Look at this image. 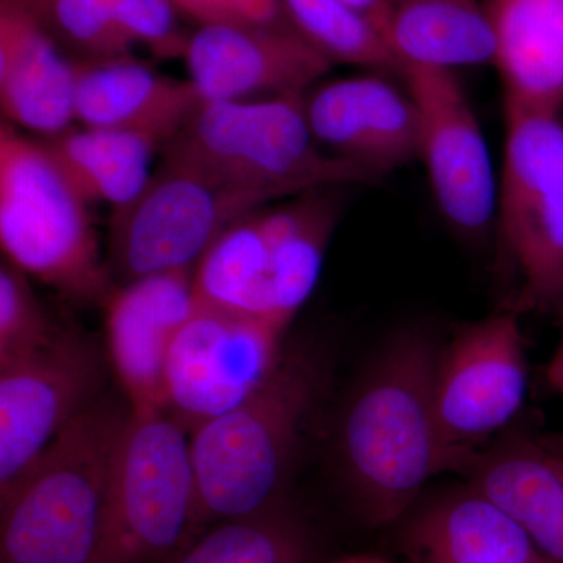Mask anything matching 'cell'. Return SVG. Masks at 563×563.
Returning <instances> with one entry per match:
<instances>
[{
	"instance_id": "obj_1",
	"label": "cell",
	"mask_w": 563,
	"mask_h": 563,
	"mask_svg": "<svg viewBox=\"0 0 563 563\" xmlns=\"http://www.w3.org/2000/svg\"><path fill=\"white\" fill-rule=\"evenodd\" d=\"M440 347L429 333L404 331L377 352L344 406L336 454L363 518L390 525L440 473H466L444 446L433 406Z\"/></svg>"
},
{
	"instance_id": "obj_2",
	"label": "cell",
	"mask_w": 563,
	"mask_h": 563,
	"mask_svg": "<svg viewBox=\"0 0 563 563\" xmlns=\"http://www.w3.org/2000/svg\"><path fill=\"white\" fill-rule=\"evenodd\" d=\"M324 377L313 351H285L276 372L254 395L190 433L203 529L285 507L296 451Z\"/></svg>"
},
{
	"instance_id": "obj_3",
	"label": "cell",
	"mask_w": 563,
	"mask_h": 563,
	"mask_svg": "<svg viewBox=\"0 0 563 563\" xmlns=\"http://www.w3.org/2000/svg\"><path fill=\"white\" fill-rule=\"evenodd\" d=\"M128 413L102 396L0 496V563H95Z\"/></svg>"
},
{
	"instance_id": "obj_4",
	"label": "cell",
	"mask_w": 563,
	"mask_h": 563,
	"mask_svg": "<svg viewBox=\"0 0 563 563\" xmlns=\"http://www.w3.org/2000/svg\"><path fill=\"white\" fill-rule=\"evenodd\" d=\"M46 141L0 125V244L7 261L55 290L102 301L113 292L90 213Z\"/></svg>"
},
{
	"instance_id": "obj_5",
	"label": "cell",
	"mask_w": 563,
	"mask_h": 563,
	"mask_svg": "<svg viewBox=\"0 0 563 563\" xmlns=\"http://www.w3.org/2000/svg\"><path fill=\"white\" fill-rule=\"evenodd\" d=\"M162 157L276 199L379 181L322 150L307 118L306 95L202 102Z\"/></svg>"
},
{
	"instance_id": "obj_6",
	"label": "cell",
	"mask_w": 563,
	"mask_h": 563,
	"mask_svg": "<svg viewBox=\"0 0 563 563\" xmlns=\"http://www.w3.org/2000/svg\"><path fill=\"white\" fill-rule=\"evenodd\" d=\"M203 531L190 431L166 410L129 407L95 563H162Z\"/></svg>"
},
{
	"instance_id": "obj_7",
	"label": "cell",
	"mask_w": 563,
	"mask_h": 563,
	"mask_svg": "<svg viewBox=\"0 0 563 563\" xmlns=\"http://www.w3.org/2000/svg\"><path fill=\"white\" fill-rule=\"evenodd\" d=\"M506 140L495 217L517 288L504 309L563 307V121L504 106Z\"/></svg>"
},
{
	"instance_id": "obj_8",
	"label": "cell",
	"mask_w": 563,
	"mask_h": 563,
	"mask_svg": "<svg viewBox=\"0 0 563 563\" xmlns=\"http://www.w3.org/2000/svg\"><path fill=\"white\" fill-rule=\"evenodd\" d=\"M273 201L268 192L162 157L139 198L113 211L107 258L111 279L124 285L195 269L225 229Z\"/></svg>"
},
{
	"instance_id": "obj_9",
	"label": "cell",
	"mask_w": 563,
	"mask_h": 563,
	"mask_svg": "<svg viewBox=\"0 0 563 563\" xmlns=\"http://www.w3.org/2000/svg\"><path fill=\"white\" fill-rule=\"evenodd\" d=\"M518 318L503 309L463 325L440 347L433 377L437 426L466 473L479 455L477 448L523 406L528 363Z\"/></svg>"
},
{
	"instance_id": "obj_10",
	"label": "cell",
	"mask_w": 563,
	"mask_h": 563,
	"mask_svg": "<svg viewBox=\"0 0 563 563\" xmlns=\"http://www.w3.org/2000/svg\"><path fill=\"white\" fill-rule=\"evenodd\" d=\"M284 333L272 322L198 302L166 361V412L190 433L231 412L276 372Z\"/></svg>"
},
{
	"instance_id": "obj_11",
	"label": "cell",
	"mask_w": 563,
	"mask_h": 563,
	"mask_svg": "<svg viewBox=\"0 0 563 563\" xmlns=\"http://www.w3.org/2000/svg\"><path fill=\"white\" fill-rule=\"evenodd\" d=\"M106 365L95 342L58 333L51 346L0 368V496L62 431L102 398Z\"/></svg>"
},
{
	"instance_id": "obj_12",
	"label": "cell",
	"mask_w": 563,
	"mask_h": 563,
	"mask_svg": "<svg viewBox=\"0 0 563 563\" xmlns=\"http://www.w3.org/2000/svg\"><path fill=\"white\" fill-rule=\"evenodd\" d=\"M402 80L420 117V158L433 198L459 232L488 228L498 185L490 151L468 95L454 70L406 66Z\"/></svg>"
},
{
	"instance_id": "obj_13",
	"label": "cell",
	"mask_w": 563,
	"mask_h": 563,
	"mask_svg": "<svg viewBox=\"0 0 563 563\" xmlns=\"http://www.w3.org/2000/svg\"><path fill=\"white\" fill-rule=\"evenodd\" d=\"M181 60L202 102L307 95L332 68L288 21L195 27Z\"/></svg>"
},
{
	"instance_id": "obj_14",
	"label": "cell",
	"mask_w": 563,
	"mask_h": 563,
	"mask_svg": "<svg viewBox=\"0 0 563 563\" xmlns=\"http://www.w3.org/2000/svg\"><path fill=\"white\" fill-rule=\"evenodd\" d=\"M306 110L322 150L376 180L420 158L417 106L384 74L320 81Z\"/></svg>"
},
{
	"instance_id": "obj_15",
	"label": "cell",
	"mask_w": 563,
	"mask_h": 563,
	"mask_svg": "<svg viewBox=\"0 0 563 563\" xmlns=\"http://www.w3.org/2000/svg\"><path fill=\"white\" fill-rule=\"evenodd\" d=\"M103 303L109 357L129 407L166 410V361L174 339L198 307L192 269L120 285Z\"/></svg>"
},
{
	"instance_id": "obj_16",
	"label": "cell",
	"mask_w": 563,
	"mask_h": 563,
	"mask_svg": "<svg viewBox=\"0 0 563 563\" xmlns=\"http://www.w3.org/2000/svg\"><path fill=\"white\" fill-rule=\"evenodd\" d=\"M77 65L24 0H0V107L14 128L55 139L76 125Z\"/></svg>"
},
{
	"instance_id": "obj_17",
	"label": "cell",
	"mask_w": 563,
	"mask_h": 563,
	"mask_svg": "<svg viewBox=\"0 0 563 563\" xmlns=\"http://www.w3.org/2000/svg\"><path fill=\"white\" fill-rule=\"evenodd\" d=\"M333 188L339 187L314 188L261 210L257 273L263 317L284 331L320 280L342 211Z\"/></svg>"
},
{
	"instance_id": "obj_18",
	"label": "cell",
	"mask_w": 563,
	"mask_h": 563,
	"mask_svg": "<svg viewBox=\"0 0 563 563\" xmlns=\"http://www.w3.org/2000/svg\"><path fill=\"white\" fill-rule=\"evenodd\" d=\"M74 62L131 57L181 58L190 32L168 0H24Z\"/></svg>"
},
{
	"instance_id": "obj_19",
	"label": "cell",
	"mask_w": 563,
	"mask_h": 563,
	"mask_svg": "<svg viewBox=\"0 0 563 563\" xmlns=\"http://www.w3.org/2000/svg\"><path fill=\"white\" fill-rule=\"evenodd\" d=\"M76 65L74 117L84 128L144 133L165 147L202 103L190 80L163 76L133 55Z\"/></svg>"
},
{
	"instance_id": "obj_20",
	"label": "cell",
	"mask_w": 563,
	"mask_h": 563,
	"mask_svg": "<svg viewBox=\"0 0 563 563\" xmlns=\"http://www.w3.org/2000/svg\"><path fill=\"white\" fill-rule=\"evenodd\" d=\"M504 106L561 114L563 0H485Z\"/></svg>"
},
{
	"instance_id": "obj_21",
	"label": "cell",
	"mask_w": 563,
	"mask_h": 563,
	"mask_svg": "<svg viewBox=\"0 0 563 563\" xmlns=\"http://www.w3.org/2000/svg\"><path fill=\"white\" fill-rule=\"evenodd\" d=\"M402 543L413 563H551L506 510L470 485L429 504Z\"/></svg>"
},
{
	"instance_id": "obj_22",
	"label": "cell",
	"mask_w": 563,
	"mask_h": 563,
	"mask_svg": "<svg viewBox=\"0 0 563 563\" xmlns=\"http://www.w3.org/2000/svg\"><path fill=\"white\" fill-rule=\"evenodd\" d=\"M470 487L528 532L551 563H563V462L537 439L512 435L477 455Z\"/></svg>"
},
{
	"instance_id": "obj_23",
	"label": "cell",
	"mask_w": 563,
	"mask_h": 563,
	"mask_svg": "<svg viewBox=\"0 0 563 563\" xmlns=\"http://www.w3.org/2000/svg\"><path fill=\"white\" fill-rule=\"evenodd\" d=\"M383 33L406 66L493 65L495 40L479 0H385Z\"/></svg>"
},
{
	"instance_id": "obj_24",
	"label": "cell",
	"mask_w": 563,
	"mask_h": 563,
	"mask_svg": "<svg viewBox=\"0 0 563 563\" xmlns=\"http://www.w3.org/2000/svg\"><path fill=\"white\" fill-rule=\"evenodd\" d=\"M44 141L81 195L113 211L139 198L150 184L152 158L163 150L161 141L144 133L84 125Z\"/></svg>"
},
{
	"instance_id": "obj_25",
	"label": "cell",
	"mask_w": 563,
	"mask_h": 563,
	"mask_svg": "<svg viewBox=\"0 0 563 563\" xmlns=\"http://www.w3.org/2000/svg\"><path fill=\"white\" fill-rule=\"evenodd\" d=\"M313 539L288 507L221 521L162 563H309Z\"/></svg>"
},
{
	"instance_id": "obj_26",
	"label": "cell",
	"mask_w": 563,
	"mask_h": 563,
	"mask_svg": "<svg viewBox=\"0 0 563 563\" xmlns=\"http://www.w3.org/2000/svg\"><path fill=\"white\" fill-rule=\"evenodd\" d=\"M285 18L313 49L332 65L357 66L373 73L402 77L384 33L361 11L342 0H280Z\"/></svg>"
},
{
	"instance_id": "obj_27",
	"label": "cell",
	"mask_w": 563,
	"mask_h": 563,
	"mask_svg": "<svg viewBox=\"0 0 563 563\" xmlns=\"http://www.w3.org/2000/svg\"><path fill=\"white\" fill-rule=\"evenodd\" d=\"M31 285V276L7 258L0 263V368L31 357L57 339Z\"/></svg>"
},
{
	"instance_id": "obj_28",
	"label": "cell",
	"mask_w": 563,
	"mask_h": 563,
	"mask_svg": "<svg viewBox=\"0 0 563 563\" xmlns=\"http://www.w3.org/2000/svg\"><path fill=\"white\" fill-rule=\"evenodd\" d=\"M195 27L210 24H273L287 21L280 0H168Z\"/></svg>"
},
{
	"instance_id": "obj_29",
	"label": "cell",
	"mask_w": 563,
	"mask_h": 563,
	"mask_svg": "<svg viewBox=\"0 0 563 563\" xmlns=\"http://www.w3.org/2000/svg\"><path fill=\"white\" fill-rule=\"evenodd\" d=\"M342 2L347 3L352 9L361 11L362 14H365V16L383 32L385 0H342Z\"/></svg>"
},
{
	"instance_id": "obj_30",
	"label": "cell",
	"mask_w": 563,
	"mask_h": 563,
	"mask_svg": "<svg viewBox=\"0 0 563 563\" xmlns=\"http://www.w3.org/2000/svg\"><path fill=\"white\" fill-rule=\"evenodd\" d=\"M547 379L548 384H550L555 391L563 395V332L561 343H559L558 350H555L553 358H551L550 365H548Z\"/></svg>"
},
{
	"instance_id": "obj_31",
	"label": "cell",
	"mask_w": 563,
	"mask_h": 563,
	"mask_svg": "<svg viewBox=\"0 0 563 563\" xmlns=\"http://www.w3.org/2000/svg\"><path fill=\"white\" fill-rule=\"evenodd\" d=\"M540 444L544 450L550 451L559 461L563 462V432L551 433V435L539 437Z\"/></svg>"
},
{
	"instance_id": "obj_32",
	"label": "cell",
	"mask_w": 563,
	"mask_h": 563,
	"mask_svg": "<svg viewBox=\"0 0 563 563\" xmlns=\"http://www.w3.org/2000/svg\"><path fill=\"white\" fill-rule=\"evenodd\" d=\"M332 563H391V562H388L387 559L380 558V555L355 554V555H347V558L339 559V561H333Z\"/></svg>"
},
{
	"instance_id": "obj_33",
	"label": "cell",
	"mask_w": 563,
	"mask_h": 563,
	"mask_svg": "<svg viewBox=\"0 0 563 563\" xmlns=\"http://www.w3.org/2000/svg\"><path fill=\"white\" fill-rule=\"evenodd\" d=\"M561 118H562V121H563V109H562V111H561Z\"/></svg>"
}]
</instances>
